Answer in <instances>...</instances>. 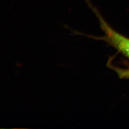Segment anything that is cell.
I'll use <instances>...</instances> for the list:
<instances>
[{
    "instance_id": "1",
    "label": "cell",
    "mask_w": 129,
    "mask_h": 129,
    "mask_svg": "<svg viewBox=\"0 0 129 129\" xmlns=\"http://www.w3.org/2000/svg\"><path fill=\"white\" fill-rule=\"evenodd\" d=\"M85 1L88 3L89 6L91 8V9L98 17V20L99 21L100 26L105 34L104 36L101 37L88 36V35L87 36L96 40H104L129 59V38L121 35L119 32L114 30L112 28H111L109 24L103 18L98 10L95 7H93L92 4H90L88 0H85Z\"/></svg>"
},
{
    "instance_id": "2",
    "label": "cell",
    "mask_w": 129,
    "mask_h": 129,
    "mask_svg": "<svg viewBox=\"0 0 129 129\" xmlns=\"http://www.w3.org/2000/svg\"><path fill=\"white\" fill-rule=\"evenodd\" d=\"M109 67H111L117 73L120 78L129 79V68H120L114 67L111 64L109 65Z\"/></svg>"
}]
</instances>
